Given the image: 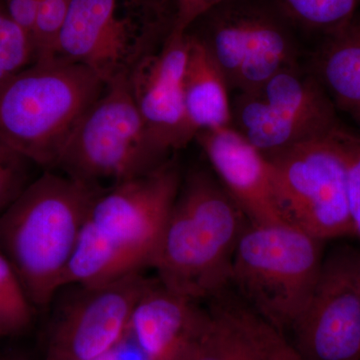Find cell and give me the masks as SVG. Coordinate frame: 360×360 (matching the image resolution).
I'll use <instances>...</instances> for the list:
<instances>
[{
	"instance_id": "1",
	"label": "cell",
	"mask_w": 360,
	"mask_h": 360,
	"mask_svg": "<svg viewBox=\"0 0 360 360\" xmlns=\"http://www.w3.org/2000/svg\"><path fill=\"white\" fill-rule=\"evenodd\" d=\"M175 158L103 189L90 205L63 288L101 284L151 267L180 184Z\"/></svg>"
},
{
	"instance_id": "2",
	"label": "cell",
	"mask_w": 360,
	"mask_h": 360,
	"mask_svg": "<svg viewBox=\"0 0 360 360\" xmlns=\"http://www.w3.org/2000/svg\"><path fill=\"white\" fill-rule=\"evenodd\" d=\"M248 220L217 177L182 176L151 269L169 290L200 302L229 284L232 259Z\"/></svg>"
},
{
	"instance_id": "3",
	"label": "cell",
	"mask_w": 360,
	"mask_h": 360,
	"mask_svg": "<svg viewBox=\"0 0 360 360\" xmlns=\"http://www.w3.org/2000/svg\"><path fill=\"white\" fill-rule=\"evenodd\" d=\"M103 191L45 170L0 217V252L35 309L63 290L90 205Z\"/></svg>"
},
{
	"instance_id": "4",
	"label": "cell",
	"mask_w": 360,
	"mask_h": 360,
	"mask_svg": "<svg viewBox=\"0 0 360 360\" xmlns=\"http://www.w3.org/2000/svg\"><path fill=\"white\" fill-rule=\"evenodd\" d=\"M105 87L84 65L33 63L0 82V137L37 167L53 170Z\"/></svg>"
},
{
	"instance_id": "5",
	"label": "cell",
	"mask_w": 360,
	"mask_h": 360,
	"mask_svg": "<svg viewBox=\"0 0 360 360\" xmlns=\"http://www.w3.org/2000/svg\"><path fill=\"white\" fill-rule=\"evenodd\" d=\"M323 243L286 222H248L234 252L229 284L252 311L285 333L314 290Z\"/></svg>"
},
{
	"instance_id": "6",
	"label": "cell",
	"mask_w": 360,
	"mask_h": 360,
	"mask_svg": "<svg viewBox=\"0 0 360 360\" xmlns=\"http://www.w3.org/2000/svg\"><path fill=\"white\" fill-rule=\"evenodd\" d=\"M172 158L149 131L130 91L129 75L106 84L71 135L61 174L105 189L148 174Z\"/></svg>"
},
{
	"instance_id": "7",
	"label": "cell",
	"mask_w": 360,
	"mask_h": 360,
	"mask_svg": "<svg viewBox=\"0 0 360 360\" xmlns=\"http://www.w3.org/2000/svg\"><path fill=\"white\" fill-rule=\"evenodd\" d=\"M296 26L274 0H224L187 32L200 39L238 94L298 66Z\"/></svg>"
},
{
	"instance_id": "8",
	"label": "cell",
	"mask_w": 360,
	"mask_h": 360,
	"mask_svg": "<svg viewBox=\"0 0 360 360\" xmlns=\"http://www.w3.org/2000/svg\"><path fill=\"white\" fill-rule=\"evenodd\" d=\"M338 129L266 158L285 221L323 241L356 234Z\"/></svg>"
},
{
	"instance_id": "9",
	"label": "cell",
	"mask_w": 360,
	"mask_h": 360,
	"mask_svg": "<svg viewBox=\"0 0 360 360\" xmlns=\"http://www.w3.org/2000/svg\"><path fill=\"white\" fill-rule=\"evenodd\" d=\"M231 112V127L265 158L326 136L341 125L326 90L311 71L300 66L238 94Z\"/></svg>"
},
{
	"instance_id": "10",
	"label": "cell",
	"mask_w": 360,
	"mask_h": 360,
	"mask_svg": "<svg viewBox=\"0 0 360 360\" xmlns=\"http://www.w3.org/2000/svg\"><path fill=\"white\" fill-rule=\"evenodd\" d=\"M172 30L135 11L127 0H70L58 58L89 68L108 84L129 75Z\"/></svg>"
},
{
	"instance_id": "11",
	"label": "cell",
	"mask_w": 360,
	"mask_h": 360,
	"mask_svg": "<svg viewBox=\"0 0 360 360\" xmlns=\"http://www.w3.org/2000/svg\"><path fill=\"white\" fill-rule=\"evenodd\" d=\"M151 281L135 272L108 283L70 285L72 291L54 311L44 360H94L108 354L127 333Z\"/></svg>"
},
{
	"instance_id": "12",
	"label": "cell",
	"mask_w": 360,
	"mask_h": 360,
	"mask_svg": "<svg viewBox=\"0 0 360 360\" xmlns=\"http://www.w3.org/2000/svg\"><path fill=\"white\" fill-rule=\"evenodd\" d=\"M290 341L305 360H360V253L338 246L323 257Z\"/></svg>"
},
{
	"instance_id": "13",
	"label": "cell",
	"mask_w": 360,
	"mask_h": 360,
	"mask_svg": "<svg viewBox=\"0 0 360 360\" xmlns=\"http://www.w3.org/2000/svg\"><path fill=\"white\" fill-rule=\"evenodd\" d=\"M188 34L170 32L160 49L130 71V91L153 136L170 153L195 135L187 120L184 79Z\"/></svg>"
},
{
	"instance_id": "14",
	"label": "cell",
	"mask_w": 360,
	"mask_h": 360,
	"mask_svg": "<svg viewBox=\"0 0 360 360\" xmlns=\"http://www.w3.org/2000/svg\"><path fill=\"white\" fill-rule=\"evenodd\" d=\"M194 139L250 224L286 222L277 201L269 160L233 127L205 130Z\"/></svg>"
},
{
	"instance_id": "15",
	"label": "cell",
	"mask_w": 360,
	"mask_h": 360,
	"mask_svg": "<svg viewBox=\"0 0 360 360\" xmlns=\"http://www.w3.org/2000/svg\"><path fill=\"white\" fill-rule=\"evenodd\" d=\"M153 279L135 305L129 330L150 360H187L205 335L210 311Z\"/></svg>"
},
{
	"instance_id": "16",
	"label": "cell",
	"mask_w": 360,
	"mask_h": 360,
	"mask_svg": "<svg viewBox=\"0 0 360 360\" xmlns=\"http://www.w3.org/2000/svg\"><path fill=\"white\" fill-rule=\"evenodd\" d=\"M311 73L335 110L352 118L360 129V14L322 35L312 56Z\"/></svg>"
},
{
	"instance_id": "17",
	"label": "cell",
	"mask_w": 360,
	"mask_h": 360,
	"mask_svg": "<svg viewBox=\"0 0 360 360\" xmlns=\"http://www.w3.org/2000/svg\"><path fill=\"white\" fill-rule=\"evenodd\" d=\"M188 34L184 71V104L194 135L231 127V103L224 73L200 39ZM195 139V137H194Z\"/></svg>"
},
{
	"instance_id": "18",
	"label": "cell",
	"mask_w": 360,
	"mask_h": 360,
	"mask_svg": "<svg viewBox=\"0 0 360 360\" xmlns=\"http://www.w3.org/2000/svg\"><path fill=\"white\" fill-rule=\"evenodd\" d=\"M297 30L322 35L360 14V0H274Z\"/></svg>"
},
{
	"instance_id": "19",
	"label": "cell",
	"mask_w": 360,
	"mask_h": 360,
	"mask_svg": "<svg viewBox=\"0 0 360 360\" xmlns=\"http://www.w3.org/2000/svg\"><path fill=\"white\" fill-rule=\"evenodd\" d=\"M187 360H264L252 343L214 305L205 335Z\"/></svg>"
},
{
	"instance_id": "20",
	"label": "cell",
	"mask_w": 360,
	"mask_h": 360,
	"mask_svg": "<svg viewBox=\"0 0 360 360\" xmlns=\"http://www.w3.org/2000/svg\"><path fill=\"white\" fill-rule=\"evenodd\" d=\"M70 4V0H40L32 35L33 63L58 60L59 39Z\"/></svg>"
},
{
	"instance_id": "21",
	"label": "cell",
	"mask_w": 360,
	"mask_h": 360,
	"mask_svg": "<svg viewBox=\"0 0 360 360\" xmlns=\"http://www.w3.org/2000/svg\"><path fill=\"white\" fill-rule=\"evenodd\" d=\"M34 165L0 137V217L30 186Z\"/></svg>"
},
{
	"instance_id": "22",
	"label": "cell",
	"mask_w": 360,
	"mask_h": 360,
	"mask_svg": "<svg viewBox=\"0 0 360 360\" xmlns=\"http://www.w3.org/2000/svg\"><path fill=\"white\" fill-rule=\"evenodd\" d=\"M0 60L11 75L33 63L32 41L9 15L4 0H0Z\"/></svg>"
},
{
	"instance_id": "23",
	"label": "cell",
	"mask_w": 360,
	"mask_h": 360,
	"mask_svg": "<svg viewBox=\"0 0 360 360\" xmlns=\"http://www.w3.org/2000/svg\"><path fill=\"white\" fill-rule=\"evenodd\" d=\"M0 298L20 330L30 326L35 307L26 295L20 277L0 252Z\"/></svg>"
},
{
	"instance_id": "24",
	"label": "cell",
	"mask_w": 360,
	"mask_h": 360,
	"mask_svg": "<svg viewBox=\"0 0 360 360\" xmlns=\"http://www.w3.org/2000/svg\"><path fill=\"white\" fill-rule=\"evenodd\" d=\"M248 338L264 360H305L285 333L264 321H255L248 331Z\"/></svg>"
},
{
	"instance_id": "25",
	"label": "cell",
	"mask_w": 360,
	"mask_h": 360,
	"mask_svg": "<svg viewBox=\"0 0 360 360\" xmlns=\"http://www.w3.org/2000/svg\"><path fill=\"white\" fill-rule=\"evenodd\" d=\"M348 161L350 210L356 233L360 234V134L340 125L336 130Z\"/></svg>"
},
{
	"instance_id": "26",
	"label": "cell",
	"mask_w": 360,
	"mask_h": 360,
	"mask_svg": "<svg viewBox=\"0 0 360 360\" xmlns=\"http://www.w3.org/2000/svg\"><path fill=\"white\" fill-rule=\"evenodd\" d=\"M222 1L224 0H174L175 15L172 32H186L203 14Z\"/></svg>"
},
{
	"instance_id": "27",
	"label": "cell",
	"mask_w": 360,
	"mask_h": 360,
	"mask_svg": "<svg viewBox=\"0 0 360 360\" xmlns=\"http://www.w3.org/2000/svg\"><path fill=\"white\" fill-rule=\"evenodd\" d=\"M39 1L40 0H4L9 15L30 37V41L39 14Z\"/></svg>"
},
{
	"instance_id": "28",
	"label": "cell",
	"mask_w": 360,
	"mask_h": 360,
	"mask_svg": "<svg viewBox=\"0 0 360 360\" xmlns=\"http://www.w3.org/2000/svg\"><path fill=\"white\" fill-rule=\"evenodd\" d=\"M132 8L150 20L174 26V0H127Z\"/></svg>"
},
{
	"instance_id": "29",
	"label": "cell",
	"mask_w": 360,
	"mask_h": 360,
	"mask_svg": "<svg viewBox=\"0 0 360 360\" xmlns=\"http://www.w3.org/2000/svg\"><path fill=\"white\" fill-rule=\"evenodd\" d=\"M111 354L115 360H150L130 333L129 328L122 340L112 348Z\"/></svg>"
},
{
	"instance_id": "30",
	"label": "cell",
	"mask_w": 360,
	"mask_h": 360,
	"mask_svg": "<svg viewBox=\"0 0 360 360\" xmlns=\"http://www.w3.org/2000/svg\"><path fill=\"white\" fill-rule=\"evenodd\" d=\"M20 331V328L0 298V335H11Z\"/></svg>"
},
{
	"instance_id": "31",
	"label": "cell",
	"mask_w": 360,
	"mask_h": 360,
	"mask_svg": "<svg viewBox=\"0 0 360 360\" xmlns=\"http://www.w3.org/2000/svg\"><path fill=\"white\" fill-rule=\"evenodd\" d=\"M94 360H115L113 359L112 354L111 352H108V354L103 355V356L98 357V359H96Z\"/></svg>"
}]
</instances>
